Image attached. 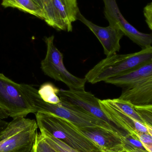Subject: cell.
<instances>
[{"mask_svg":"<svg viewBox=\"0 0 152 152\" xmlns=\"http://www.w3.org/2000/svg\"><path fill=\"white\" fill-rule=\"evenodd\" d=\"M145 126L147 127V130H148V133L151 135L152 137V127L150 126H148V125H145Z\"/></svg>","mask_w":152,"mask_h":152,"instance_id":"cell-26","label":"cell"},{"mask_svg":"<svg viewBox=\"0 0 152 152\" xmlns=\"http://www.w3.org/2000/svg\"><path fill=\"white\" fill-rule=\"evenodd\" d=\"M54 39L53 35L45 37L47 50L45 58L41 62V69L45 75L61 81L69 89L84 90L86 80L73 75L67 70L63 63V54L54 45Z\"/></svg>","mask_w":152,"mask_h":152,"instance_id":"cell-8","label":"cell"},{"mask_svg":"<svg viewBox=\"0 0 152 152\" xmlns=\"http://www.w3.org/2000/svg\"><path fill=\"white\" fill-rule=\"evenodd\" d=\"M99 103L108 118L126 134L137 136V133H148L145 125L122 111L112 102L111 99L99 100Z\"/></svg>","mask_w":152,"mask_h":152,"instance_id":"cell-11","label":"cell"},{"mask_svg":"<svg viewBox=\"0 0 152 152\" xmlns=\"http://www.w3.org/2000/svg\"><path fill=\"white\" fill-rule=\"evenodd\" d=\"M30 152H34V150H33V149H32V151H31Z\"/></svg>","mask_w":152,"mask_h":152,"instance_id":"cell-28","label":"cell"},{"mask_svg":"<svg viewBox=\"0 0 152 152\" xmlns=\"http://www.w3.org/2000/svg\"><path fill=\"white\" fill-rule=\"evenodd\" d=\"M40 132L50 134L78 152H102L70 121L46 113H36Z\"/></svg>","mask_w":152,"mask_h":152,"instance_id":"cell-3","label":"cell"},{"mask_svg":"<svg viewBox=\"0 0 152 152\" xmlns=\"http://www.w3.org/2000/svg\"><path fill=\"white\" fill-rule=\"evenodd\" d=\"M125 152H149L146 150H140V149H135L133 150H126Z\"/></svg>","mask_w":152,"mask_h":152,"instance_id":"cell-24","label":"cell"},{"mask_svg":"<svg viewBox=\"0 0 152 152\" xmlns=\"http://www.w3.org/2000/svg\"><path fill=\"white\" fill-rule=\"evenodd\" d=\"M135 109L143 121L145 125L152 127V106L135 107Z\"/></svg>","mask_w":152,"mask_h":152,"instance_id":"cell-19","label":"cell"},{"mask_svg":"<svg viewBox=\"0 0 152 152\" xmlns=\"http://www.w3.org/2000/svg\"><path fill=\"white\" fill-rule=\"evenodd\" d=\"M35 120L23 117L13 118L1 135L0 152H30L37 134Z\"/></svg>","mask_w":152,"mask_h":152,"instance_id":"cell-5","label":"cell"},{"mask_svg":"<svg viewBox=\"0 0 152 152\" xmlns=\"http://www.w3.org/2000/svg\"><path fill=\"white\" fill-rule=\"evenodd\" d=\"M24 94L32 108L37 112L46 113L63 118L79 127L99 126L115 132L109 125L97 118L71 110L62 104L48 103L44 101L33 86L20 84Z\"/></svg>","mask_w":152,"mask_h":152,"instance_id":"cell-4","label":"cell"},{"mask_svg":"<svg viewBox=\"0 0 152 152\" xmlns=\"http://www.w3.org/2000/svg\"><path fill=\"white\" fill-rule=\"evenodd\" d=\"M152 61V45L129 54L107 56L90 69L85 78L92 84L126 74Z\"/></svg>","mask_w":152,"mask_h":152,"instance_id":"cell-1","label":"cell"},{"mask_svg":"<svg viewBox=\"0 0 152 152\" xmlns=\"http://www.w3.org/2000/svg\"><path fill=\"white\" fill-rule=\"evenodd\" d=\"M137 137L142 144L152 143V137L149 133H137Z\"/></svg>","mask_w":152,"mask_h":152,"instance_id":"cell-21","label":"cell"},{"mask_svg":"<svg viewBox=\"0 0 152 152\" xmlns=\"http://www.w3.org/2000/svg\"><path fill=\"white\" fill-rule=\"evenodd\" d=\"M104 14L109 25L121 30L124 35L142 48L152 45V34H145L138 31L123 17L116 0H103Z\"/></svg>","mask_w":152,"mask_h":152,"instance_id":"cell-10","label":"cell"},{"mask_svg":"<svg viewBox=\"0 0 152 152\" xmlns=\"http://www.w3.org/2000/svg\"><path fill=\"white\" fill-rule=\"evenodd\" d=\"M111 101L116 106L122 111L137 121L145 125L143 121L135 109V106L131 103L119 98L111 99Z\"/></svg>","mask_w":152,"mask_h":152,"instance_id":"cell-16","label":"cell"},{"mask_svg":"<svg viewBox=\"0 0 152 152\" xmlns=\"http://www.w3.org/2000/svg\"><path fill=\"white\" fill-rule=\"evenodd\" d=\"M60 89L50 82L44 83L40 86L38 93L42 99L51 104H60L61 101L58 94Z\"/></svg>","mask_w":152,"mask_h":152,"instance_id":"cell-15","label":"cell"},{"mask_svg":"<svg viewBox=\"0 0 152 152\" xmlns=\"http://www.w3.org/2000/svg\"><path fill=\"white\" fill-rule=\"evenodd\" d=\"M36 113L29 104L20 84L0 74V114L12 118Z\"/></svg>","mask_w":152,"mask_h":152,"instance_id":"cell-7","label":"cell"},{"mask_svg":"<svg viewBox=\"0 0 152 152\" xmlns=\"http://www.w3.org/2000/svg\"><path fill=\"white\" fill-rule=\"evenodd\" d=\"M33 149L34 152H57L50 146L41 133H37Z\"/></svg>","mask_w":152,"mask_h":152,"instance_id":"cell-18","label":"cell"},{"mask_svg":"<svg viewBox=\"0 0 152 152\" xmlns=\"http://www.w3.org/2000/svg\"><path fill=\"white\" fill-rule=\"evenodd\" d=\"M4 7L16 8L44 20L43 9L34 0H2Z\"/></svg>","mask_w":152,"mask_h":152,"instance_id":"cell-14","label":"cell"},{"mask_svg":"<svg viewBox=\"0 0 152 152\" xmlns=\"http://www.w3.org/2000/svg\"><path fill=\"white\" fill-rule=\"evenodd\" d=\"M102 151V152H110V151Z\"/></svg>","mask_w":152,"mask_h":152,"instance_id":"cell-27","label":"cell"},{"mask_svg":"<svg viewBox=\"0 0 152 152\" xmlns=\"http://www.w3.org/2000/svg\"><path fill=\"white\" fill-rule=\"evenodd\" d=\"M43 10V4L42 0H34Z\"/></svg>","mask_w":152,"mask_h":152,"instance_id":"cell-25","label":"cell"},{"mask_svg":"<svg viewBox=\"0 0 152 152\" xmlns=\"http://www.w3.org/2000/svg\"><path fill=\"white\" fill-rule=\"evenodd\" d=\"M104 82L122 88L119 98L131 103L135 107L152 106V61Z\"/></svg>","mask_w":152,"mask_h":152,"instance_id":"cell-2","label":"cell"},{"mask_svg":"<svg viewBox=\"0 0 152 152\" xmlns=\"http://www.w3.org/2000/svg\"><path fill=\"white\" fill-rule=\"evenodd\" d=\"M77 20L85 24L96 36L103 47L106 57L119 51L120 41L124 35L121 30L110 25L106 27L97 26L87 19L80 12L78 14Z\"/></svg>","mask_w":152,"mask_h":152,"instance_id":"cell-13","label":"cell"},{"mask_svg":"<svg viewBox=\"0 0 152 152\" xmlns=\"http://www.w3.org/2000/svg\"><path fill=\"white\" fill-rule=\"evenodd\" d=\"M77 127L101 151L125 152L122 137L117 133L99 126Z\"/></svg>","mask_w":152,"mask_h":152,"instance_id":"cell-12","label":"cell"},{"mask_svg":"<svg viewBox=\"0 0 152 152\" xmlns=\"http://www.w3.org/2000/svg\"><path fill=\"white\" fill-rule=\"evenodd\" d=\"M44 20L48 26L59 31L72 32V23L77 20L80 12L77 0H51L44 10Z\"/></svg>","mask_w":152,"mask_h":152,"instance_id":"cell-9","label":"cell"},{"mask_svg":"<svg viewBox=\"0 0 152 152\" xmlns=\"http://www.w3.org/2000/svg\"><path fill=\"white\" fill-rule=\"evenodd\" d=\"M43 4V11L44 10L48 8L50 4L51 0H42Z\"/></svg>","mask_w":152,"mask_h":152,"instance_id":"cell-23","label":"cell"},{"mask_svg":"<svg viewBox=\"0 0 152 152\" xmlns=\"http://www.w3.org/2000/svg\"><path fill=\"white\" fill-rule=\"evenodd\" d=\"M8 123L4 121H2L0 119V140L1 139V135L2 132L4 130L5 128L7 126Z\"/></svg>","mask_w":152,"mask_h":152,"instance_id":"cell-22","label":"cell"},{"mask_svg":"<svg viewBox=\"0 0 152 152\" xmlns=\"http://www.w3.org/2000/svg\"><path fill=\"white\" fill-rule=\"evenodd\" d=\"M63 106L97 118L109 125L121 137L128 135L112 122L101 108L99 99L84 90L60 89L58 94Z\"/></svg>","mask_w":152,"mask_h":152,"instance_id":"cell-6","label":"cell"},{"mask_svg":"<svg viewBox=\"0 0 152 152\" xmlns=\"http://www.w3.org/2000/svg\"><path fill=\"white\" fill-rule=\"evenodd\" d=\"M47 142L57 152H78L50 134L41 132Z\"/></svg>","mask_w":152,"mask_h":152,"instance_id":"cell-17","label":"cell"},{"mask_svg":"<svg viewBox=\"0 0 152 152\" xmlns=\"http://www.w3.org/2000/svg\"><path fill=\"white\" fill-rule=\"evenodd\" d=\"M144 15L149 28L152 31V2L148 4L144 8Z\"/></svg>","mask_w":152,"mask_h":152,"instance_id":"cell-20","label":"cell"}]
</instances>
